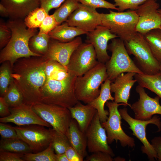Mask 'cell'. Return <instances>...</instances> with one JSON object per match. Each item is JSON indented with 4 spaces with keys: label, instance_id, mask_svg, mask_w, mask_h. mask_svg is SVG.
<instances>
[{
    "label": "cell",
    "instance_id": "obj_8",
    "mask_svg": "<svg viewBox=\"0 0 161 161\" xmlns=\"http://www.w3.org/2000/svg\"><path fill=\"white\" fill-rule=\"evenodd\" d=\"M32 107L34 111L53 129L68 137L69 126L72 119L68 108L43 103L35 104Z\"/></svg>",
    "mask_w": 161,
    "mask_h": 161
},
{
    "label": "cell",
    "instance_id": "obj_35",
    "mask_svg": "<svg viewBox=\"0 0 161 161\" xmlns=\"http://www.w3.org/2000/svg\"><path fill=\"white\" fill-rule=\"evenodd\" d=\"M51 143L57 154L65 153L68 147L71 146L68 137L55 130Z\"/></svg>",
    "mask_w": 161,
    "mask_h": 161
},
{
    "label": "cell",
    "instance_id": "obj_27",
    "mask_svg": "<svg viewBox=\"0 0 161 161\" xmlns=\"http://www.w3.org/2000/svg\"><path fill=\"white\" fill-rule=\"evenodd\" d=\"M0 151L24 154L32 152L28 145L19 138L1 139L0 141Z\"/></svg>",
    "mask_w": 161,
    "mask_h": 161
},
{
    "label": "cell",
    "instance_id": "obj_13",
    "mask_svg": "<svg viewBox=\"0 0 161 161\" xmlns=\"http://www.w3.org/2000/svg\"><path fill=\"white\" fill-rule=\"evenodd\" d=\"M160 6L156 0H148L139 7L136 10L138 17L137 32L144 35L152 30L160 29L161 13L158 11Z\"/></svg>",
    "mask_w": 161,
    "mask_h": 161
},
{
    "label": "cell",
    "instance_id": "obj_40",
    "mask_svg": "<svg viewBox=\"0 0 161 161\" xmlns=\"http://www.w3.org/2000/svg\"><path fill=\"white\" fill-rule=\"evenodd\" d=\"M0 134L1 139L19 138L14 127L2 122L0 123Z\"/></svg>",
    "mask_w": 161,
    "mask_h": 161
},
{
    "label": "cell",
    "instance_id": "obj_36",
    "mask_svg": "<svg viewBox=\"0 0 161 161\" xmlns=\"http://www.w3.org/2000/svg\"><path fill=\"white\" fill-rule=\"evenodd\" d=\"M114 5L118 7V12H122L130 9L136 10L139 7L148 0H113Z\"/></svg>",
    "mask_w": 161,
    "mask_h": 161
},
{
    "label": "cell",
    "instance_id": "obj_41",
    "mask_svg": "<svg viewBox=\"0 0 161 161\" xmlns=\"http://www.w3.org/2000/svg\"><path fill=\"white\" fill-rule=\"evenodd\" d=\"M24 154L0 151V161H24Z\"/></svg>",
    "mask_w": 161,
    "mask_h": 161
},
{
    "label": "cell",
    "instance_id": "obj_34",
    "mask_svg": "<svg viewBox=\"0 0 161 161\" xmlns=\"http://www.w3.org/2000/svg\"><path fill=\"white\" fill-rule=\"evenodd\" d=\"M3 97L10 108L16 107L24 103L23 95L14 80Z\"/></svg>",
    "mask_w": 161,
    "mask_h": 161
},
{
    "label": "cell",
    "instance_id": "obj_24",
    "mask_svg": "<svg viewBox=\"0 0 161 161\" xmlns=\"http://www.w3.org/2000/svg\"><path fill=\"white\" fill-rule=\"evenodd\" d=\"M68 138L71 145L84 158L87 154L86 137L85 133L80 129L76 121L73 119L69 125Z\"/></svg>",
    "mask_w": 161,
    "mask_h": 161
},
{
    "label": "cell",
    "instance_id": "obj_3",
    "mask_svg": "<svg viewBox=\"0 0 161 161\" xmlns=\"http://www.w3.org/2000/svg\"><path fill=\"white\" fill-rule=\"evenodd\" d=\"M7 24L12 35L8 44L0 53V63L9 61L12 68L18 59L32 56H41L30 49L29 42L31 38L38 32L37 29L28 28L23 19H11Z\"/></svg>",
    "mask_w": 161,
    "mask_h": 161
},
{
    "label": "cell",
    "instance_id": "obj_26",
    "mask_svg": "<svg viewBox=\"0 0 161 161\" xmlns=\"http://www.w3.org/2000/svg\"><path fill=\"white\" fill-rule=\"evenodd\" d=\"M138 84L156 94L161 98V73L152 75L136 73L134 76Z\"/></svg>",
    "mask_w": 161,
    "mask_h": 161
},
{
    "label": "cell",
    "instance_id": "obj_30",
    "mask_svg": "<svg viewBox=\"0 0 161 161\" xmlns=\"http://www.w3.org/2000/svg\"><path fill=\"white\" fill-rule=\"evenodd\" d=\"M145 38L154 57L161 64V30H152L145 34Z\"/></svg>",
    "mask_w": 161,
    "mask_h": 161
},
{
    "label": "cell",
    "instance_id": "obj_4",
    "mask_svg": "<svg viewBox=\"0 0 161 161\" xmlns=\"http://www.w3.org/2000/svg\"><path fill=\"white\" fill-rule=\"evenodd\" d=\"M108 76L105 64L99 62L82 76L77 77L75 93L78 101L89 104L99 95V88Z\"/></svg>",
    "mask_w": 161,
    "mask_h": 161
},
{
    "label": "cell",
    "instance_id": "obj_15",
    "mask_svg": "<svg viewBox=\"0 0 161 161\" xmlns=\"http://www.w3.org/2000/svg\"><path fill=\"white\" fill-rule=\"evenodd\" d=\"M65 22L69 25L78 28L88 33L101 25L100 14L96 9L80 3L78 8Z\"/></svg>",
    "mask_w": 161,
    "mask_h": 161
},
{
    "label": "cell",
    "instance_id": "obj_29",
    "mask_svg": "<svg viewBox=\"0 0 161 161\" xmlns=\"http://www.w3.org/2000/svg\"><path fill=\"white\" fill-rule=\"evenodd\" d=\"M50 39L48 34L38 32L30 39L29 47L33 52L44 56L48 51Z\"/></svg>",
    "mask_w": 161,
    "mask_h": 161
},
{
    "label": "cell",
    "instance_id": "obj_28",
    "mask_svg": "<svg viewBox=\"0 0 161 161\" xmlns=\"http://www.w3.org/2000/svg\"><path fill=\"white\" fill-rule=\"evenodd\" d=\"M80 3L78 0H65L52 14L58 25L65 22L78 7Z\"/></svg>",
    "mask_w": 161,
    "mask_h": 161
},
{
    "label": "cell",
    "instance_id": "obj_2",
    "mask_svg": "<svg viewBox=\"0 0 161 161\" xmlns=\"http://www.w3.org/2000/svg\"><path fill=\"white\" fill-rule=\"evenodd\" d=\"M45 71L46 78L41 91V102L68 108L75 105L78 101L75 93L77 77L58 62L48 59Z\"/></svg>",
    "mask_w": 161,
    "mask_h": 161
},
{
    "label": "cell",
    "instance_id": "obj_39",
    "mask_svg": "<svg viewBox=\"0 0 161 161\" xmlns=\"http://www.w3.org/2000/svg\"><path fill=\"white\" fill-rule=\"evenodd\" d=\"M12 35V32L7 23L2 19L0 21V48H3L8 44Z\"/></svg>",
    "mask_w": 161,
    "mask_h": 161
},
{
    "label": "cell",
    "instance_id": "obj_47",
    "mask_svg": "<svg viewBox=\"0 0 161 161\" xmlns=\"http://www.w3.org/2000/svg\"><path fill=\"white\" fill-rule=\"evenodd\" d=\"M0 15L3 17L9 16V14L7 10L1 3H0Z\"/></svg>",
    "mask_w": 161,
    "mask_h": 161
},
{
    "label": "cell",
    "instance_id": "obj_21",
    "mask_svg": "<svg viewBox=\"0 0 161 161\" xmlns=\"http://www.w3.org/2000/svg\"><path fill=\"white\" fill-rule=\"evenodd\" d=\"M11 19H23L34 9L40 7V0H0Z\"/></svg>",
    "mask_w": 161,
    "mask_h": 161
},
{
    "label": "cell",
    "instance_id": "obj_14",
    "mask_svg": "<svg viewBox=\"0 0 161 161\" xmlns=\"http://www.w3.org/2000/svg\"><path fill=\"white\" fill-rule=\"evenodd\" d=\"M85 134L89 152L92 153L102 151L110 154L112 157L114 156L108 145L106 130L102 126L97 112Z\"/></svg>",
    "mask_w": 161,
    "mask_h": 161
},
{
    "label": "cell",
    "instance_id": "obj_9",
    "mask_svg": "<svg viewBox=\"0 0 161 161\" xmlns=\"http://www.w3.org/2000/svg\"><path fill=\"white\" fill-rule=\"evenodd\" d=\"M105 104L109 109V116L107 120L101 124L106 132L108 144H111L114 140L117 143L119 140L123 147L128 146L133 148L135 145L134 139L123 130L121 126L122 118L118 109L120 106H127L113 101H107Z\"/></svg>",
    "mask_w": 161,
    "mask_h": 161
},
{
    "label": "cell",
    "instance_id": "obj_19",
    "mask_svg": "<svg viewBox=\"0 0 161 161\" xmlns=\"http://www.w3.org/2000/svg\"><path fill=\"white\" fill-rule=\"evenodd\" d=\"M82 43L81 38L79 36L67 42H62L51 38L48 51L44 56L58 62L67 68L72 54Z\"/></svg>",
    "mask_w": 161,
    "mask_h": 161
},
{
    "label": "cell",
    "instance_id": "obj_46",
    "mask_svg": "<svg viewBox=\"0 0 161 161\" xmlns=\"http://www.w3.org/2000/svg\"><path fill=\"white\" fill-rule=\"evenodd\" d=\"M10 114V107L5 101L3 97H0V116L4 117Z\"/></svg>",
    "mask_w": 161,
    "mask_h": 161
},
{
    "label": "cell",
    "instance_id": "obj_23",
    "mask_svg": "<svg viewBox=\"0 0 161 161\" xmlns=\"http://www.w3.org/2000/svg\"><path fill=\"white\" fill-rule=\"evenodd\" d=\"M112 81L108 78L101 85L99 95L89 104L97 111L101 123L106 121L108 118L109 112L104 109V105L108 100H114L111 94L110 84Z\"/></svg>",
    "mask_w": 161,
    "mask_h": 161
},
{
    "label": "cell",
    "instance_id": "obj_51",
    "mask_svg": "<svg viewBox=\"0 0 161 161\" xmlns=\"http://www.w3.org/2000/svg\"><path fill=\"white\" fill-rule=\"evenodd\" d=\"M160 29L161 30V27H160Z\"/></svg>",
    "mask_w": 161,
    "mask_h": 161
},
{
    "label": "cell",
    "instance_id": "obj_18",
    "mask_svg": "<svg viewBox=\"0 0 161 161\" xmlns=\"http://www.w3.org/2000/svg\"><path fill=\"white\" fill-rule=\"evenodd\" d=\"M86 42L91 44L95 50L99 62L105 64L110 58L107 50L108 42L118 36L106 27L100 25L87 34Z\"/></svg>",
    "mask_w": 161,
    "mask_h": 161
},
{
    "label": "cell",
    "instance_id": "obj_33",
    "mask_svg": "<svg viewBox=\"0 0 161 161\" xmlns=\"http://www.w3.org/2000/svg\"><path fill=\"white\" fill-rule=\"evenodd\" d=\"M1 64L0 67V93L1 96L4 97L13 80L10 62L6 61Z\"/></svg>",
    "mask_w": 161,
    "mask_h": 161
},
{
    "label": "cell",
    "instance_id": "obj_16",
    "mask_svg": "<svg viewBox=\"0 0 161 161\" xmlns=\"http://www.w3.org/2000/svg\"><path fill=\"white\" fill-rule=\"evenodd\" d=\"M136 90L139 95V99L130 107L135 114V119L146 120L151 118L154 115H161L160 98L159 96L151 97L146 93L144 88L139 85L137 86Z\"/></svg>",
    "mask_w": 161,
    "mask_h": 161
},
{
    "label": "cell",
    "instance_id": "obj_38",
    "mask_svg": "<svg viewBox=\"0 0 161 161\" xmlns=\"http://www.w3.org/2000/svg\"><path fill=\"white\" fill-rule=\"evenodd\" d=\"M55 18L53 14L48 15L43 21L39 28L38 33L48 34L58 25Z\"/></svg>",
    "mask_w": 161,
    "mask_h": 161
},
{
    "label": "cell",
    "instance_id": "obj_43",
    "mask_svg": "<svg viewBox=\"0 0 161 161\" xmlns=\"http://www.w3.org/2000/svg\"><path fill=\"white\" fill-rule=\"evenodd\" d=\"M65 0H40V7L45 10L48 14L53 9L59 7Z\"/></svg>",
    "mask_w": 161,
    "mask_h": 161
},
{
    "label": "cell",
    "instance_id": "obj_42",
    "mask_svg": "<svg viewBox=\"0 0 161 161\" xmlns=\"http://www.w3.org/2000/svg\"><path fill=\"white\" fill-rule=\"evenodd\" d=\"M110 154L98 151L92 153L87 156L86 159L87 161H112L114 160Z\"/></svg>",
    "mask_w": 161,
    "mask_h": 161
},
{
    "label": "cell",
    "instance_id": "obj_6",
    "mask_svg": "<svg viewBox=\"0 0 161 161\" xmlns=\"http://www.w3.org/2000/svg\"><path fill=\"white\" fill-rule=\"evenodd\" d=\"M101 25L106 27L124 42L131 39L136 32L138 17L136 10L100 13Z\"/></svg>",
    "mask_w": 161,
    "mask_h": 161
},
{
    "label": "cell",
    "instance_id": "obj_45",
    "mask_svg": "<svg viewBox=\"0 0 161 161\" xmlns=\"http://www.w3.org/2000/svg\"><path fill=\"white\" fill-rule=\"evenodd\" d=\"M151 144L157 154V160L161 161V137H156L151 140Z\"/></svg>",
    "mask_w": 161,
    "mask_h": 161
},
{
    "label": "cell",
    "instance_id": "obj_11",
    "mask_svg": "<svg viewBox=\"0 0 161 161\" xmlns=\"http://www.w3.org/2000/svg\"><path fill=\"white\" fill-rule=\"evenodd\" d=\"M44 126L30 125L14 127L19 138L30 147L33 153H37L46 148L52 142L55 130L47 129Z\"/></svg>",
    "mask_w": 161,
    "mask_h": 161
},
{
    "label": "cell",
    "instance_id": "obj_31",
    "mask_svg": "<svg viewBox=\"0 0 161 161\" xmlns=\"http://www.w3.org/2000/svg\"><path fill=\"white\" fill-rule=\"evenodd\" d=\"M51 142L44 150L37 153L30 152L24 154V161H56V154Z\"/></svg>",
    "mask_w": 161,
    "mask_h": 161
},
{
    "label": "cell",
    "instance_id": "obj_50",
    "mask_svg": "<svg viewBox=\"0 0 161 161\" xmlns=\"http://www.w3.org/2000/svg\"><path fill=\"white\" fill-rule=\"evenodd\" d=\"M160 72L161 73V64H160Z\"/></svg>",
    "mask_w": 161,
    "mask_h": 161
},
{
    "label": "cell",
    "instance_id": "obj_20",
    "mask_svg": "<svg viewBox=\"0 0 161 161\" xmlns=\"http://www.w3.org/2000/svg\"><path fill=\"white\" fill-rule=\"evenodd\" d=\"M136 73L128 72L118 75L110 84L111 93H114V101L117 103H123L130 107L131 105L128 103L131 89L136 80L134 79Z\"/></svg>",
    "mask_w": 161,
    "mask_h": 161
},
{
    "label": "cell",
    "instance_id": "obj_7",
    "mask_svg": "<svg viewBox=\"0 0 161 161\" xmlns=\"http://www.w3.org/2000/svg\"><path fill=\"white\" fill-rule=\"evenodd\" d=\"M124 42L129 54L134 56L135 64L143 74L160 73V63L153 55L144 35L136 32L131 39Z\"/></svg>",
    "mask_w": 161,
    "mask_h": 161
},
{
    "label": "cell",
    "instance_id": "obj_49",
    "mask_svg": "<svg viewBox=\"0 0 161 161\" xmlns=\"http://www.w3.org/2000/svg\"><path fill=\"white\" fill-rule=\"evenodd\" d=\"M158 11L159 12L161 13V8H159Z\"/></svg>",
    "mask_w": 161,
    "mask_h": 161
},
{
    "label": "cell",
    "instance_id": "obj_37",
    "mask_svg": "<svg viewBox=\"0 0 161 161\" xmlns=\"http://www.w3.org/2000/svg\"><path fill=\"white\" fill-rule=\"evenodd\" d=\"M82 4L89 6L96 9L98 8H104L112 9L118 11V8L114 4L105 0H78Z\"/></svg>",
    "mask_w": 161,
    "mask_h": 161
},
{
    "label": "cell",
    "instance_id": "obj_44",
    "mask_svg": "<svg viewBox=\"0 0 161 161\" xmlns=\"http://www.w3.org/2000/svg\"><path fill=\"white\" fill-rule=\"evenodd\" d=\"M69 161H83V158L71 145L68 147L65 153Z\"/></svg>",
    "mask_w": 161,
    "mask_h": 161
},
{
    "label": "cell",
    "instance_id": "obj_32",
    "mask_svg": "<svg viewBox=\"0 0 161 161\" xmlns=\"http://www.w3.org/2000/svg\"><path fill=\"white\" fill-rule=\"evenodd\" d=\"M44 9L37 7L30 12L24 18V22L27 28L35 29L39 28L45 18L48 15Z\"/></svg>",
    "mask_w": 161,
    "mask_h": 161
},
{
    "label": "cell",
    "instance_id": "obj_1",
    "mask_svg": "<svg viewBox=\"0 0 161 161\" xmlns=\"http://www.w3.org/2000/svg\"><path fill=\"white\" fill-rule=\"evenodd\" d=\"M47 60L44 56L22 58L12 67V76L23 95L24 103L32 106L42 103L41 91L46 78Z\"/></svg>",
    "mask_w": 161,
    "mask_h": 161
},
{
    "label": "cell",
    "instance_id": "obj_10",
    "mask_svg": "<svg viewBox=\"0 0 161 161\" xmlns=\"http://www.w3.org/2000/svg\"><path fill=\"white\" fill-rule=\"evenodd\" d=\"M119 111L122 118L129 125V128L132 131L133 135L139 139L143 144L141 147L142 152L146 154L150 160H157L156 152L146 137V128L148 125L153 124L157 127L158 131H160L161 130L160 118L157 115H155L148 120H137L130 116L126 108L120 109Z\"/></svg>",
    "mask_w": 161,
    "mask_h": 161
},
{
    "label": "cell",
    "instance_id": "obj_25",
    "mask_svg": "<svg viewBox=\"0 0 161 161\" xmlns=\"http://www.w3.org/2000/svg\"><path fill=\"white\" fill-rule=\"evenodd\" d=\"M87 33L78 28L69 25L65 22L58 25L48 34L51 39L62 42H67L79 35Z\"/></svg>",
    "mask_w": 161,
    "mask_h": 161
},
{
    "label": "cell",
    "instance_id": "obj_17",
    "mask_svg": "<svg viewBox=\"0 0 161 161\" xmlns=\"http://www.w3.org/2000/svg\"><path fill=\"white\" fill-rule=\"evenodd\" d=\"M10 114L6 117H1L0 122L12 123L18 126L38 125L49 128L52 127L34 111L31 106L23 103L16 107L10 108Z\"/></svg>",
    "mask_w": 161,
    "mask_h": 161
},
{
    "label": "cell",
    "instance_id": "obj_22",
    "mask_svg": "<svg viewBox=\"0 0 161 161\" xmlns=\"http://www.w3.org/2000/svg\"><path fill=\"white\" fill-rule=\"evenodd\" d=\"M68 109L72 118L76 121L80 130L85 133L97 112L96 109L89 104L83 105L79 101Z\"/></svg>",
    "mask_w": 161,
    "mask_h": 161
},
{
    "label": "cell",
    "instance_id": "obj_48",
    "mask_svg": "<svg viewBox=\"0 0 161 161\" xmlns=\"http://www.w3.org/2000/svg\"><path fill=\"white\" fill-rule=\"evenodd\" d=\"M56 161H69L65 153L57 154Z\"/></svg>",
    "mask_w": 161,
    "mask_h": 161
},
{
    "label": "cell",
    "instance_id": "obj_5",
    "mask_svg": "<svg viewBox=\"0 0 161 161\" xmlns=\"http://www.w3.org/2000/svg\"><path fill=\"white\" fill-rule=\"evenodd\" d=\"M111 40L108 49L111 52L112 55L105 64L108 78L112 82L122 73L143 74L129 56L124 41L120 38Z\"/></svg>",
    "mask_w": 161,
    "mask_h": 161
},
{
    "label": "cell",
    "instance_id": "obj_12",
    "mask_svg": "<svg viewBox=\"0 0 161 161\" xmlns=\"http://www.w3.org/2000/svg\"><path fill=\"white\" fill-rule=\"evenodd\" d=\"M92 45L82 43L72 54L67 66L68 70L77 77L82 76L99 62Z\"/></svg>",
    "mask_w": 161,
    "mask_h": 161
}]
</instances>
